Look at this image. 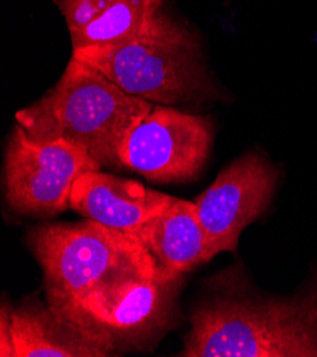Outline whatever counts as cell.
Returning <instances> with one entry per match:
<instances>
[{"instance_id": "277c9868", "label": "cell", "mask_w": 317, "mask_h": 357, "mask_svg": "<svg viewBox=\"0 0 317 357\" xmlns=\"http://www.w3.org/2000/svg\"><path fill=\"white\" fill-rule=\"evenodd\" d=\"M27 243L43 269L47 303L68 313L98 284L155 261L134 234L87 218L33 228Z\"/></svg>"}, {"instance_id": "8992f818", "label": "cell", "mask_w": 317, "mask_h": 357, "mask_svg": "<svg viewBox=\"0 0 317 357\" xmlns=\"http://www.w3.org/2000/svg\"><path fill=\"white\" fill-rule=\"evenodd\" d=\"M212 141L209 119L154 104L125 135L118 164L150 181H192L205 165Z\"/></svg>"}, {"instance_id": "9c48e42d", "label": "cell", "mask_w": 317, "mask_h": 357, "mask_svg": "<svg viewBox=\"0 0 317 357\" xmlns=\"http://www.w3.org/2000/svg\"><path fill=\"white\" fill-rule=\"evenodd\" d=\"M117 342L76 314L47 303L2 305V357H107L116 356Z\"/></svg>"}, {"instance_id": "30bf717a", "label": "cell", "mask_w": 317, "mask_h": 357, "mask_svg": "<svg viewBox=\"0 0 317 357\" xmlns=\"http://www.w3.org/2000/svg\"><path fill=\"white\" fill-rule=\"evenodd\" d=\"M175 199L134 180L100 169L83 174L75 183L70 208L101 225L135 234L141 225Z\"/></svg>"}, {"instance_id": "ba28073f", "label": "cell", "mask_w": 317, "mask_h": 357, "mask_svg": "<svg viewBox=\"0 0 317 357\" xmlns=\"http://www.w3.org/2000/svg\"><path fill=\"white\" fill-rule=\"evenodd\" d=\"M279 180L277 169L261 154L249 153L221 171L194 201L206 234L210 259L236 252L243 229L269 206Z\"/></svg>"}, {"instance_id": "7c38bea8", "label": "cell", "mask_w": 317, "mask_h": 357, "mask_svg": "<svg viewBox=\"0 0 317 357\" xmlns=\"http://www.w3.org/2000/svg\"><path fill=\"white\" fill-rule=\"evenodd\" d=\"M164 0H107L98 17L72 36L73 50L127 43L147 34L160 17Z\"/></svg>"}, {"instance_id": "3957f363", "label": "cell", "mask_w": 317, "mask_h": 357, "mask_svg": "<svg viewBox=\"0 0 317 357\" xmlns=\"http://www.w3.org/2000/svg\"><path fill=\"white\" fill-rule=\"evenodd\" d=\"M72 57L101 71L125 93L153 104H177L214 91L196 39L164 13L138 39L75 49Z\"/></svg>"}, {"instance_id": "7a4b0ae2", "label": "cell", "mask_w": 317, "mask_h": 357, "mask_svg": "<svg viewBox=\"0 0 317 357\" xmlns=\"http://www.w3.org/2000/svg\"><path fill=\"white\" fill-rule=\"evenodd\" d=\"M153 105L72 57L56 86L17 112L16 121L34 138L68 141L101 167H111L120 165L118 151L125 135Z\"/></svg>"}, {"instance_id": "4fadbf2b", "label": "cell", "mask_w": 317, "mask_h": 357, "mask_svg": "<svg viewBox=\"0 0 317 357\" xmlns=\"http://www.w3.org/2000/svg\"><path fill=\"white\" fill-rule=\"evenodd\" d=\"M107 0H54L63 13L70 36H75L93 23Z\"/></svg>"}, {"instance_id": "52a82bcc", "label": "cell", "mask_w": 317, "mask_h": 357, "mask_svg": "<svg viewBox=\"0 0 317 357\" xmlns=\"http://www.w3.org/2000/svg\"><path fill=\"white\" fill-rule=\"evenodd\" d=\"M180 283L181 275L153 261L98 284L76 303L72 314L117 343L135 340L167 325Z\"/></svg>"}, {"instance_id": "8fae6325", "label": "cell", "mask_w": 317, "mask_h": 357, "mask_svg": "<svg viewBox=\"0 0 317 357\" xmlns=\"http://www.w3.org/2000/svg\"><path fill=\"white\" fill-rule=\"evenodd\" d=\"M157 264L172 275H183L210 261L206 234L195 202L175 199L134 234Z\"/></svg>"}, {"instance_id": "6da1fadb", "label": "cell", "mask_w": 317, "mask_h": 357, "mask_svg": "<svg viewBox=\"0 0 317 357\" xmlns=\"http://www.w3.org/2000/svg\"><path fill=\"white\" fill-rule=\"evenodd\" d=\"M231 283L191 314L181 357H317V275L306 289L276 298Z\"/></svg>"}, {"instance_id": "5b68a950", "label": "cell", "mask_w": 317, "mask_h": 357, "mask_svg": "<svg viewBox=\"0 0 317 357\" xmlns=\"http://www.w3.org/2000/svg\"><path fill=\"white\" fill-rule=\"evenodd\" d=\"M102 167L64 139H39L15 126L5 157L6 199L19 213L53 217L70 208L79 178Z\"/></svg>"}]
</instances>
